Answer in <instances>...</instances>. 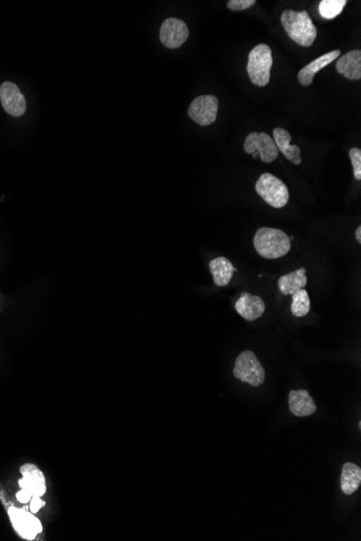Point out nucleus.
<instances>
[{
    "label": "nucleus",
    "mask_w": 361,
    "mask_h": 541,
    "mask_svg": "<svg viewBox=\"0 0 361 541\" xmlns=\"http://www.w3.org/2000/svg\"><path fill=\"white\" fill-rule=\"evenodd\" d=\"M253 246L260 256L268 259L285 256L291 250L290 238L277 228H260L254 236Z\"/></svg>",
    "instance_id": "1"
},
{
    "label": "nucleus",
    "mask_w": 361,
    "mask_h": 541,
    "mask_svg": "<svg viewBox=\"0 0 361 541\" xmlns=\"http://www.w3.org/2000/svg\"><path fill=\"white\" fill-rule=\"evenodd\" d=\"M285 30L294 42L302 47H311L317 37V28L306 11L286 10L282 14Z\"/></svg>",
    "instance_id": "2"
},
{
    "label": "nucleus",
    "mask_w": 361,
    "mask_h": 541,
    "mask_svg": "<svg viewBox=\"0 0 361 541\" xmlns=\"http://www.w3.org/2000/svg\"><path fill=\"white\" fill-rule=\"evenodd\" d=\"M272 67V50L268 45L260 43L250 51L247 72L252 84L258 86H265L268 84Z\"/></svg>",
    "instance_id": "3"
},
{
    "label": "nucleus",
    "mask_w": 361,
    "mask_h": 541,
    "mask_svg": "<svg viewBox=\"0 0 361 541\" xmlns=\"http://www.w3.org/2000/svg\"><path fill=\"white\" fill-rule=\"evenodd\" d=\"M256 190L268 205L276 209H282L288 203V187L282 180L270 173H264L260 176L256 184Z\"/></svg>",
    "instance_id": "4"
},
{
    "label": "nucleus",
    "mask_w": 361,
    "mask_h": 541,
    "mask_svg": "<svg viewBox=\"0 0 361 541\" xmlns=\"http://www.w3.org/2000/svg\"><path fill=\"white\" fill-rule=\"evenodd\" d=\"M234 377L252 387H260L265 380V370L254 353L245 351L238 355L234 366Z\"/></svg>",
    "instance_id": "5"
},
{
    "label": "nucleus",
    "mask_w": 361,
    "mask_h": 541,
    "mask_svg": "<svg viewBox=\"0 0 361 541\" xmlns=\"http://www.w3.org/2000/svg\"><path fill=\"white\" fill-rule=\"evenodd\" d=\"M8 514L16 534L25 540H34L39 534H42V522L32 512L20 508L10 507Z\"/></svg>",
    "instance_id": "6"
},
{
    "label": "nucleus",
    "mask_w": 361,
    "mask_h": 541,
    "mask_svg": "<svg viewBox=\"0 0 361 541\" xmlns=\"http://www.w3.org/2000/svg\"><path fill=\"white\" fill-rule=\"evenodd\" d=\"M217 110H219V100L217 96H211V94L200 96L190 103L188 107V116L199 125L206 127V125H212L217 120Z\"/></svg>",
    "instance_id": "7"
},
{
    "label": "nucleus",
    "mask_w": 361,
    "mask_h": 541,
    "mask_svg": "<svg viewBox=\"0 0 361 541\" xmlns=\"http://www.w3.org/2000/svg\"><path fill=\"white\" fill-rule=\"evenodd\" d=\"M245 152L249 155L256 153L265 164H270L278 158L279 150L274 139L264 132H252L246 137Z\"/></svg>",
    "instance_id": "8"
},
{
    "label": "nucleus",
    "mask_w": 361,
    "mask_h": 541,
    "mask_svg": "<svg viewBox=\"0 0 361 541\" xmlns=\"http://www.w3.org/2000/svg\"><path fill=\"white\" fill-rule=\"evenodd\" d=\"M190 36L185 22L176 18L164 21L160 28V41L168 49L180 48Z\"/></svg>",
    "instance_id": "9"
},
{
    "label": "nucleus",
    "mask_w": 361,
    "mask_h": 541,
    "mask_svg": "<svg viewBox=\"0 0 361 541\" xmlns=\"http://www.w3.org/2000/svg\"><path fill=\"white\" fill-rule=\"evenodd\" d=\"M0 103L10 116L21 117L25 114V96L13 82L5 81L0 86Z\"/></svg>",
    "instance_id": "10"
},
{
    "label": "nucleus",
    "mask_w": 361,
    "mask_h": 541,
    "mask_svg": "<svg viewBox=\"0 0 361 541\" xmlns=\"http://www.w3.org/2000/svg\"><path fill=\"white\" fill-rule=\"evenodd\" d=\"M22 479L18 480V485L32 496L42 497L46 494V478L44 473L36 465L25 464L20 468Z\"/></svg>",
    "instance_id": "11"
},
{
    "label": "nucleus",
    "mask_w": 361,
    "mask_h": 541,
    "mask_svg": "<svg viewBox=\"0 0 361 541\" xmlns=\"http://www.w3.org/2000/svg\"><path fill=\"white\" fill-rule=\"evenodd\" d=\"M235 309L246 320L254 321L263 316L265 302L260 296L243 292L236 302Z\"/></svg>",
    "instance_id": "12"
},
{
    "label": "nucleus",
    "mask_w": 361,
    "mask_h": 541,
    "mask_svg": "<svg viewBox=\"0 0 361 541\" xmlns=\"http://www.w3.org/2000/svg\"><path fill=\"white\" fill-rule=\"evenodd\" d=\"M289 407L297 417L311 416L317 411L313 398L306 390H292L289 394Z\"/></svg>",
    "instance_id": "13"
},
{
    "label": "nucleus",
    "mask_w": 361,
    "mask_h": 541,
    "mask_svg": "<svg viewBox=\"0 0 361 541\" xmlns=\"http://www.w3.org/2000/svg\"><path fill=\"white\" fill-rule=\"evenodd\" d=\"M340 55V50H333L331 51V52L326 53V55H320L319 57L314 59L311 63L307 64L306 67H303V69L299 72V75H297L299 84L304 86L311 84L316 74H317L320 69H323V67H328L332 62L336 61Z\"/></svg>",
    "instance_id": "14"
},
{
    "label": "nucleus",
    "mask_w": 361,
    "mask_h": 541,
    "mask_svg": "<svg viewBox=\"0 0 361 541\" xmlns=\"http://www.w3.org/2000/svg\"><path fill=\"white\" fill-rule=\"evenodd\" d=\"M273 135H274V142L279 152L282 153V155L289 161L292 162L295 166L302 164L301 149H299V146L291 145V135L287 130L282 129V127H276Z\"/></svg>",
    "instance_id": "15"
},
{
    "label": "nucleus",
    "mask_w": 361,
    "mask_h": 541,
    "mask_svg": "<svg viewBox=\"0 0 361 541\" xmlns=\"http://www.w3.org/2000/svg\"><path fill=\"white\" fill-rule=\"evenodd\" d=\"M336 71L350 80L361 78V51L353 50L342 55L336 62Z\"/></svg>",
    "instance_id": "16"
},
{
    "label": "nucleus",
    "mask_w": 361,
    "mask_h": 541,
    "mask_svg": "<svg viewBox=\"0 0 361 541\" xmlns=\"http://www.w3.org/2000/svg\"><path fill=\"white\" fill-rule=\"evenodd\" d=\"M209 268L213 275V281L217 287H227L231 283L234 273L237 269L234 268L231 261L227 257L219 256L217 258L212 259L209 263Z\"/></svg>",
    "instance_id": "17"
},
{
    "label": "nucleus",
    "mask_w": 361,
    "mask_h": 541,
    "mask_svg": "<svg viewBox=\"0 0 361 541\" xmlns=\"http://www.w3.org/2000/svg\"><path fill=\"white\" fill-rule=\"evenodd\" d=\"M305 273H306V269L299 268L288 275H282L278 279L279 290L284 295H292L295 292L303 289L307 283Z\"/></svg>",
    "instance_id": "18"
},
{
    "label": "nucleus",
    "mask_w": 361,
    "mask_h": 541,
    "mask_svg": "<svg viewBox=\"0 0 361 541\" xmlns=\"http://www.w3.org/2000/svg\"><path fill=\"white\" fill-rule=\"evenodd\" d=\"M361 484V469L353 462H346L340 475V489L345 495H353Z\"/></svg>",
    "instance_id": "19"
},
{
    "label": "nucleus",
    "mask_w": 361,
    "mask_h": 541,
    "mask_svg": "<svg viewBox=\"0 0 361 541\" xmlns=\"http://www.w3.org/2000/svg\"><path fill=\"white\" fill-rule=\"evenodd\" d=\"M311 310V300L306 290L301 289L292 294L291 312L297 318L306 316Z\"/></svg>",
    "instance_id": "20"
},
{
    "label": "nucleus",
    "mask_w": 361,
    "mask_h": 541,
    "mask_svg": "<svg viewBox=\"0 0 361 541\" xmlns=\"http://www.w3.org/2000/svg\"><path fill=\"white\" fill-rule=\"evenodd\" d=\"M346 4V0H321L319 4L320 16L325 20H332L340 16Z\"/></svg>",
    "instance_id": "21"
},
{
    "label": "nucleus",
    "mask_w": 361,
    "mask_h": 541,
    "mask_svg": "<svg viewBox=\"0 0 361 541\" xmlns=\"http://www.w3.org/2000/svg\"><path fill=\"white\" fill-rule=\"evenodd\" d=\"M350 158L354 169L355 180H361V150L359 148H352L350 150Z\"/></svg>",
    "instance_id": "22"
},
{
    "label": "nucleus",
    "mask_w": 361,
    "mask_h": 541,
    "mask_svg": "<svg viewBox=\"0 0 361 541\" xmlns=\"http://www.w3.org/2000/svg\"><path fill=\"white\" fill-rule=\"evenodd\" d=\"M254 4H256V0H229L227 7L233 11H243L248 8H251Z\"/></svg>",
    "instance_id": "23"
},
{
    "label": "nucleus",
    "mask_w": 361,
    "mask_h": 541,
    "mask_svg": "<svg viewBox=\"0 0 361 541\" xmlns=\"http://www.w3.org/2000/svg\"><path fill=\"white\" fill-rule=\"evenodd\" d=\"M46 505L44 501L39 496H33L32 499L30 501V509L32 513H37L39 510L42 509L44 506Z\"/></svg>",
    "instance_id": "24"
},
{
    "label": "nucleus",
    "mask_w": 361,
    "mask_h": 541,
    "mask_svg": "<svg viewBox=\"0 0 361 541\" xmlns=\"http://www.w3.org/2000/svg\"><path fill=\"white\" fill-rule=\"evenodd\" d=\"M16 499H18V501H20V503H23V505H26V503H30L33 496L30 495V493H28V491H24V489H21V491H18V493H16Z\"/></svg>",
    "instance_id": "25"
},
{
    "label": "nucleus",
    "mask_w": 361,
    "mask_h": 541,
    "mask_svg": "<svg viewBox=\"0 0 361 541\" xmlns=\"http://www.w3.org/2000/svg\"><path fill=\"white\" fill-rule=\"evenodd\" d=\"M355 237H356L357 241H358L359 244H361V226H359V227L357 228L356 232H355Z\"/></svg>",
    "instance_id": "26"
}]
</instances>
